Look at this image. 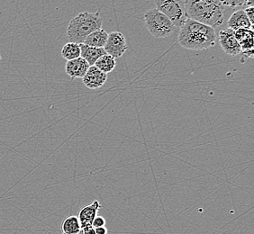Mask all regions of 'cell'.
Listing matches in <instances>:
<instances>
[{
  "mask_svg": "<svg viewBox=\"0 0 254 234\" xmlns=\"http://www.w3.org/2000/svg\"><path fill=\"white\" fill-rule=\"evenodd\" d=\"M103 20L99 12H82L70 20L67 37L70 43L81 44L89 34L102 28Z\"/></svg>",
  "mask_w": 254,
  "mask_h": 234,
  "instance_id": "3",
  "label": "cell"
},
{
  "mask_svg": "<svg viewBox=\"0 0 254 234\" xmlns=\"http://www.w3.org/2000/svg\"><path fill=\"white\" fill-rule=\"evenodd\" d=\"M254 5V0H246L245 7H252Z\"/></svg>",
  "mask_w": 254,
  "mask_h": 234,
  "instance_id": "23",
  "label": "cell"
},
{
  "mask_svg": "<svg viewBox=\"0 0 254 234\" xmlns=\"http://www.w3.org/2000/svg\"><path fill=\"white\" fill-rule=\"evenodd\" d=\"M188 18L213 28L224 22L225 11L220 0H185Z\"/></svg>",
  "mask_w": 254,
  "mask_h": 234,
  "instance_id": "2",
  "label": "cell"
},
{
  "mask_svg": "<svg viewBox=\"0 0 254 234\" xmlns=\"http://www.w3.org/2000/svg\"><path fill=\"white\" fill-rule=\"evenodd\" d=\"M218 41L221 48L225 54L230 56H237L242 53L239 44L235 38L234 30L230 28L221 30L218 34Z\"/></svg>",
  "mask_w": 254,
  "mask_h": 234,
  "instance_id": "7",
  "label": "cell"
},
{
  "mask_svg": "<svg viewBox=\"0 0 254 234\" xmlns=\"http://www.w3.org/2000/svg\"><path fill=\"white\" fill-rule=\"evenodd\" d=\"M108 37V32L101 28L89 34L84 41V44L91 47H96V48H104L107 44Z\"/></svg>",
  "mask_w": 254,
  "mask_h": 234,
  "instance_id": "14",
  "label": "cell"
},
{
  "mask_svg": "<svg viewBox=\"0 0 254 234\" xmlns=\"http://www.w3.org/2000/svg\"><path fill=\"white\" fill-rule=\"evenodd\" d=\"M0 58H1V56H0Z\"/></svg>",
  "mask_w": 254,
  "mask_h": 234,
  "instance_id": "25",
  "label": "cell"
},
{
  "mask_svg": "<svg viewBox=\"0 0 254 234\" xmlns=\"http://www.w3.org/2000/svg\"><path fill=\"white\" fill-rule=\"evenodd\" d=\"M179 44L185 49L203 51L215 46V28L188 18L180 28Z\"/></svg>",
  "mask_w": 254,
  "mask_h": 234,
  "instance_id": "1",
  "label": "cell"
},
{
  "mask_svg": "<svg viewBox=\"0 0 254 234\" xmlns=\"http://www.w3.org/2000/svg\"><path fill=\"white\" fill-rule=\"evenodd\" d=\"M61 54L63 58H65L67 61L75 59L80 57V46L79 44L75 43H68L65 44L61 51Z\"/></svg>",
  "mask_w": 254,
  "mask_h": 234,
  "instance_id": "17",
  "label": "cell"
},
{
  "mask_svg": "<svg viewBox=\"0 0 254 234\" xmlns=\"http://www.w3.org/2000/svg\"><path fill=\"white\" fill-rule=\"evenodd\" d=\"M235 36L242 53L245 58L254 57V31L251 29H238L235 31Z\"/></svg>",
  "mask_w": 254,
  "mask_h": 234,
  "instance_id": "8",
  "label": "cell"
},
{
  "mask_svg": "<svg viewBox=\"0 0 254 234\" xmlns=\"http://www.w3.org/2000/svg\"><path fill=\"white\" fill-rule=\"evenodd\" d=\"M156 9L171 20L176 28H181L188 19L185 0H154Z\"/></svg>",
  "mask_w": 254,
  "mask_h": 234,
  "instance_id": "5",
  "label": "cell"
},
{
  "mask_svg": "<svg viewBox=\"0 0 254 234\" xmlns=\"http://www.w3.org/2000/svg\"><path fill=\"white\" fill-rule=\"evenodd\" d=\"M221 4L223 6H227L230 8L235 7H244L245 5L246 0H220Z\"/></svg>",
  "mask_w": 254,
  "mask_h": 234,
  "instance_id": "18",
  "label": "cell"
},
{
  "mask_svg": "<svg viewBox=\"0 0 254 234\" xmlns=\"http://www.w3.org/2000/svg\"><path fill=\"white\" fill-rule=\"evenodd\" d=\"M227 25H228V28L234 31L243 29V28L254 31V25L251 24L244 9L237 10L235 13H233L228 19Z\"/></svg>",
  "mask_w": 254,
  "mask_h": 234,
  "instance_id": "12",
  "label": "cell"
},
{
  "mask_svg": "<svg viewBox=\"0 0 254 234\" xmlns=\"http://www.w3.org/2000/svg\"><path fill=\"white\" fill-rule=\"evenodd\" d=\"M82 232H83V234H96V232H95V228H94L93 226L85 227V228L82 229Z\"/></svg>",
  "mask_w": 254,
  "mask_h": 234,
  "instance_id": "21",
  "label": "cell"
},
{
  "mask_svg": "<svg viewBox=\"0 0 254 234\" xmlns=\"http://www.w3.org/2000/svg\"><path fill=\"white\" fill-rule=\"evenodd\" d=\"M106 225V220L102 216H96L92 223V226L94 228H98V227H103Z\"/></svg>",
  "mask_w": 254,
  "mask_h": 234,
  "instance_id": "19",
  "label": "cell"
},
{
  "mask_svg": "<svg viewBox=\"0 0 254 234\" xmlns=\"http://www.w3.org/2000/svg\"><path fill=\"white\" fill-rule=\"evenodd\" d=\"M95 232L96 234H108V229L103 226V227H98V228H95Z\"/></svg>",
  "mask_w": 254,
  "mask_h": 234,
  "instance_id": "22",
  "label": "cell"
},
{
  "mask_svg": "<svg viewBox=\"0 0 254 234\" xmlns=\"http://www.w3.org/2000/svg\"><path fill=\"white\" fill-rule=\"evenodd\" d=\"M143 18L147 29L155 38H166L176 31L171 20L156 8L148 10Z\"/></svg>",
  "mask_w": 254,
  "mask_h": 234,
  "instance_id": "4",
  "label": "cell"
},
{
  "mask_svg": "<svg viewBox=\"0 0 254 234\" xmlns=\"http://www.w3.org/2000/svg\"><path fill=\"white\" fill-rule=\"evenodd\" d=\"M62 230H63V234H77L79 232H81L82 228H81L78 216L71 215V216L67 217L63 222Z\"/></svg>",
  "mask_w": 254,
  "mask_h": 234,
  "instance_id": "16",
  "label": "cell"
},
{
  "mask_svg": "<svg viewBox=\"0 0 254 234\" xmlns=\"http://www.w3.org/2000/svg\"><path fill=\"white\" fill-rule=\"evenodd\" d=\"M89 67L90 66L88 65V62L83 58L79 57L75 59L68 60L65 65V71L72 79L81 78L87 73Z\"/></svg>",
  "mask_w": 254,
  "mask_h": 234,
  "instance_id": "10",
  "label": "cell"
},
{
  "mask_svg": "<svg viewBox=\"0 0 254 234\" xmlns=\"http://www.w3.org/2000/svg\"><path fill=\"white\" fill-rule=\"evenodd\" d=\"M83 234V232H82V231H81V232H79V233H78V234Z\"/></svg>",
  "mask_w": 254,
  "mask_h": 234,
  "instance_id": "24",
  "label": "cell"
},
{
  "mask_svg": "<svg viewBox=\"0 0 254 234\" xmlns=\"http://www.w3.org/2000/svg\"><path fill=\"white\" fill-rule=\"evenodd\" d=\"M116 65H117L116 58L108 54H104L98 58L96 63L94 64L96 68H98L99 70H101L102 72L106 74L112 72L116 68Z\"/></svg>",
  "mask_w": 254,
  "mask_h": 234,
  "instance_id": "15",
  "label": "cell"
},
{
  "mask_svg": "<svg viewBox=\"0 0 254 234\" xmlns=\"http://www.w3.org/2000/svg\"><path fill=\"white\" fill-rule=\"evenodd\" d=\"M101 208L99 201L95 200L92 204L84 206L78 213V218L81 225V228L92 226L94 219L98 216V210Z\"/></svg>",
  "mask_w": 254,
  "mask_h": 234,
  "instance_id": "11",
  "label": "cell"
},
{
  "mask_svg": "<svg viewBox=\"0 0 254 234\" xmlns=\"http://www.w3.org/2000/svg\"><path fill=\"white\" fill-rule=\"evenodd\" d=\"M83 83L88 89H98L107 82L108 74L104 73L95 66H90L83 78Z\"/></svg>",
  "mask_w": 254,
  "mask_h": 234,
  "instance_id": "9",
  "label": "cell"
},
{
  "mask_svg": "<svg viewBox=\"0 0 254 234\" xmlns=\"http://www.w3.org/2000/svg\"><path fill=\"white\" fill-rule=\"evenodd\" d=\"M245 12L246 15H247V17H248V19L250 20V22H251V24L252 25H254V6H252V7H246L245 8Z\"/></svg>",
  "mask_w": 254,
  "mask_h": 234,
  "instance_id": "20",
  "label": "cell"
},
{
  "mask_svg": "<svg viewBox=\"0 0 254 234\" xmlns=\"http://www.w3.org/2000/svg\"><path fill=\"white\" fill-rule=\"evenodd\" d=\"M80 46V57L83 58L89 66H94L98 58L107 54L104 48L91 47L86 44H79Z\"/></svg>",
  "mask_w": 254,
  "mask_h": 234,
  "instance_id": "13",
  "label": "cell"
},
{
  "mask_svg": "<svg viewBox=\"0 0 254 234\" xmlns=\"http://www.w3.org/2000/svg\"><path fill=\"white\" fill-rule=\"evenodd\" d=\"M127 40L124 34L119 32H112L108 34V41L104 49L107 54L115 58L122 57L127 51Z\"/></svg>",
  "mask_w": 254,
  "mask_h": 234,
  "instance_id": "6",
  "label": "cell"
}]
</instances>
